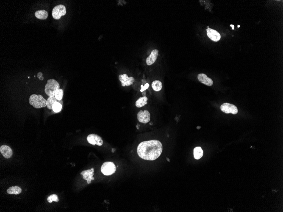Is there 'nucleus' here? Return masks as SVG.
I'll list each match as a JSON object with an SVG mask.
<instances>
[{"label": "nucleus", "instance_id": "1", "mask_svg": "<svg viewBox=\"0 0 283 212\" xmlns=\"http://www.w3.org/2000/svg\"><path fill=\"white\" fill-rule=\"evenodd\" d=\"M163 150L160 141L153 140L140 143L137 148V152L139 157L144 160L154 161L160 156Z\"/></svg>", "mask_w": 283, "mask_h": 212}, {"label": "nucleus", "instance_id": "2", "mask_svg": "<svg viewBox=\"0 0 283 212\" xmlns=\"http://www.w3.org/2000/svg\"><path fill=\"white\" fill-rule=\"evenodd\" d=\"M59 83L55 80L49 79L47 81V83L45 86V92L48 96L54 97L56 92L59 90Z\"/></svg>", "mask_w": 283, "mask_h": 212}, {"label": "nucleus", "instance_id": "3", "mask_svg": "<svg viewBox=\"0 0 283 212\" xmlns=\"http://www.w3.org/2000/svg\"><path fill=\"white\" fill-rule=\"evenodd\" d=\"M30 105L36 108L45 107L47 105V101L41 95L33 94L31 95L29 100Z\"/></svg>", "mask_w": 283, "mask_h": 212}, {"label": "nucleus", "instance_id": "4", "mask_svg": "<svg viewBox=\"0 0 283 212\" xmlns=\"http://www.w3.org/2000/svg\"><path fill=\"white\" fill-rule=\"evenodd\" d=\"M116 170V166L112 162H106L103 163L101 167V171L103 175L106 176L113 175L115 173Z\"/></svg>", "mask_w": 283, "mask_h": 212}, {"label": "nucleus", "instance_id": "5", "mask_svg": "<svg viewBox=\"0 0 283 212\" xmlns=\"http://www.w3.org/2000/svg\"><path fill=\"white\" fill-rule=\"evenodd\" d=\"M66 14V7L61 4L55 6L52 11V16L56 19H60L62 16H65Z\"/></svg>", "mask_w": 283, "mask_h": 212}, {"label": "nucleus", "instance_id": "6", "mask_svg": "<svg viewBox=\"0 0 283 212\" xmlns=\"http://www.w3.org/2000/svg\"><path fill=\"white\" fill-rule=\"evenodd\" d=\"M221 110L226 114H232L236 115L238 110L237 106L228 103H224L220 106Z\"/></svg>", "mask_w": 283, "mask_h": 212}, {"label": "nucleus", "instance_id": "7", "mask_svg": "<svg viewBox=\"0 0 283 212\" xmlns=\"http://www.w3.org/2000/svg\"><path fill=\"white\" fill-rule=\"evenodd\" d=\"M87 140L89 143L93 145H97L101 146L103 144V141L102 138L98 135L95 134L89 135L87 137Z\"/></svg>", "mask_w": 283, "mask_h": 212}, {"label": "nucleus", "instance_id": "8", "mask_svg": "<svg viewBox=\"0 0 283 212\" xmlns=\"http://www.w3.org/2000/svg\"><path fill=\"white\" fill-rule=\"evenodd\" d=\"M119 80L121 82L122 86L125 87L129 86L132 85L135 79L134 77H128V75L124 74L123 75H120Z\"/></svg>", "mask_w": 283, "mask_h": 212}, {"label": "nucleus", "instance_id": "9", "mask_svg": "<svg viewBox=\"0 0 283 212\" xmlns=\"http://www.w3.org/2000/svg\"><path fill=\"white\" fill-rule=\"evenodd\" d=\"M150 113L147 110L140 111L138 114V119L140 122L147 123L150 120Z\"/></svg>", "mask_w": 283, "mask_h": 212}, {"label": "nucleus", "instance_id": "10", "mask_svg": "<svg viewBox=\"0 0 283 212\" xmlns=\"http://www.w3.org/2000/svg\"><path fill=\"white\" fill-rule=\"evenodd\" d=\"M207 35L209 38L214 42H218L220 40L221 36L218 32L214 29L209 28L206 29Z\"/></svg>", "mask_w": 283, "mask_h": 212}, {"label": "nucleus", "instance_id": "11", "mask_svg": "<svg viewBox=\"0 0 283 212\" xmlns=\"http://www.w3.org/2000/svg\"><path fill=\"white\" fill-rule=\"evenodd\" d=\"M94 172V169L92 168L91 169L84 171L81 173V175H82L84 180H87V183L90 184L91 183V180H94V178L93 177Z\"/></svg>", "mask_w": 283, "mask_h": 212}, {"label": "nucleus", "instance_id": "12", "mask_svg": "<svg viewBox=\"0 0 283 212\" xmlns=\"http://www.w3.org/2000/svg\"><path fill=\"white\" fill-rule=\"evenodd\" d=\"M198 79L199 81L208 86H212L213 84V80L210 78H208L205 74H200L198 76Z\"/></svg>", "mask_w": 283, "mask_h": 212}, {"label": "nucleus", "instance_id": "13", "mask_svg": "<svg viewBox=\"0 0 283 212\" xmlns=\"http://www.w3.org/2000/svg\"><path fill=\"white\" fill-rule=\"evenodd\" d=\"M159 51L157 49H154L152 51L151 54L147 58L146 62L148 66L153 65L156 61L158 55Z\"/></svg>", "mask_w": 283, "mask_h": 212}, {"label": "nucleus", "instance_id": "14", "mask_svg": "<svg viewBox=\"0 0 283 212\" xmlns=\"http://www.w3.org/2000/svg\"><path fill=\"white\" fill-rule=\"evenodd\" d=\"M0 152L5 158H9L13 156V150L8 146H2L0 148Z\"/></svg>", "mask_w": 283, "mask_h": 212}, {"label": "nucleus", "instance_id": "15", "mask_svg": "<svg viewBox=\"0 0 283 212\" xmlns=\"http://www.w3.org/2000/svg\"><path fill=\"white\" fill-rule=\"evenodd\" d=\"M56 102H59L63 104V101H59L56 99L55 96L50 97L48 98V100H47V106L48 109L50 110L52 109L53 106L54 104Z\"/></svg>", "mask_w": 283, "mask_h": 212}, {"label": "nucleus", "instance_id": "16", "mask_svg": "<svg viewBox=\"0 0 283 212\" xmlns=\"http://www.w3.org/2000/svg\"><path fill=\"white\" fill-rule=\"evenodd\" d=\"M35 16L38 19H45L48 17V12L45 10L37 11L35 12Z\"/></svg>", "mask_w": 283, "mask_h": 212}, {"label": "nucleus", "instance_id": "17", "mask_svg": "<svg viewBox=\"0 0 283 212\" xmlns=\"http://www.w3.org/2000/svg\"><path fill=\"white\" fill-rule=\"evenodd\" d=\"M148 98L146 96L139 98L136 102V106L138 108H141L147 104Z\"/></svg>", "mask_w": 283, "mask_h": 212}, {"label": "nucleus", "instance_id": "18", "mask_svg": "<svg viewBox=\"0 0 283 212\" xmlns=\"http://www.w3.org/2000/svg\"><path fill=\"white\" fill-rule=\"evenodd\" d=\"M194 157L195 159L198 160L203 156V150L200 147H196L194 149Z\"/></svg>", "mask_w": 283, "mask_h": 212}, {"label": "nucleus", "instance_id": "19", "mask_svg": "<svg viewBox=\"0 0 283 212\" xmlns=\"http://www.w3.org/2000/svg\"><path fill=\"white\" fill-rule=\"evenodd\" d=\"M151 86L154 91L159 92L162 90L163 88V84L159 80H156L153 81L151 84Z\"/></svg>", "mask_w": 283, "mask_h": 212}, {"label": "nucleus", "instance_id": "20", "mask_svg": "<svg viewBox=\"0 0 283 212\" xmlns=\"http://www.w3.org/2000/svg\"><path fill=\"white\" fill-rule=\"evenodd\" d=\"M22 190L21 188L19 187L16 186L11 187L7 190V193L9 194H18L21 193Z\"/></svg>", "mask_w": 283, "mask_h": 212}, {"label": "nucleus", "instance_id": "21", "mask_svg": "<svg viewBox=\"0 0 283 212\" xmlns=\"http://www.w3.org/2000/svg\"><path fill=\"white\" fill-rule=\"evenodd\" d=\"M62 109V104L61 103L56 102L54 104L53 106V108L54 112L56 113H58L61 111Z\"/></svg>", "mask_w": 283, "mask_h": 212}, {"label": "nucleus", "instance_id": "22", "mask_svg": "<svg viewBox=\"0 0 283 212\" xmlns=\"http://www.w3.org/2000/svg\"><path fill=\"white\" fill-rule=\"evenodd\" d=\"M63 94H64L63 90L62 89H59L56 93L55 97L56 99L58 100V101H62V99H63Z\"/></svg>", "mask_w": 283, "mask_h": 212}, {"label": "nucleus", "instance_id": "23", "mask_svg": "<svg viewBox=\"0 0 283 212\" xmlns=\"http://www.w3.org/2000/svg\"><path fill=\"white\" fill-rule=\"evenodd\" d=\"M48 201V203H52L53 201L54 202H58L59 201V199L58 198L56 194H53L50 196L47 199Z\"/></svg>", "mask_w": 283, "mask_h": 212}, {"label": "nucleus", "instance_id": "24", "mask_svg": "<svg viewBox=\"0 0 283 212\" xmlns=\"http://www.w3.org/2000/svg\"><path fill=\"white\" fill-rule=\"evenodd\" d=\"M37 76H38V78L40 80H42L44 79V78L42 77V72H39L38 73V74Z\"/></svg>", "mask_w": 283, "mask_h": 212}, {"label": "nucleus", "instance_id": "25", "mask_svg": "<svg viewBox=\"0 0 283 212\" xmlns=\"http://www.w3.org/2000/svg\"><path fill=\"white\" fill-rule=\"evenodd\" d=\"M230 26L232 27V29L233 30H234V29H235V26H234V25H231Z\"/></svg>", "mask_w": 283, "mask_h": 212}, {"label": "nucleus", "instance_id": "26", "mask_svg": "<svg viewBox=\"0 0 283 212\" xmlns=\"http://www.w3.org/2000/svg\"><path fill=\"white\" fill-rule=\"evenodd\" d=\"M167 161H168V162H170V161L169 159L168 158H167Z\"/></svg>", "mask_w": 283, "mask_h": 212}, {"label": "nucleus", "instance_id": "27", "mask_svg": "<svg viewBox=\"0 0 283 212\" xmlns=\"http://www.w3.org/2000/svg\"><path fill=\"white\" fill-rule=\"evenodd\" d=\"M239 27H240V26H239V25H238V28H239Z\"/></svg>", "mask_w": 283, "mask_h": 212}, {"label": "nucleus", "instance_id": "28", "mask_svg": "<svg viewBox=\"0 0 283 212\" xmlns=\"http://www.w3.org/2000/svg\"><path fill=\"white\" fill-rule=\"evenodd\" d=\"M28 79H29V78H30V77H28Z\"/></svg>", "mask_w": 283, "mask_h": 212}]
</instances>
